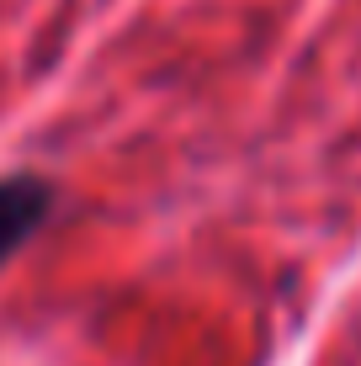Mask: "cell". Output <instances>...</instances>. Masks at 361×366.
<instances>
[{
    "instance_id": "obj_1",
    "label": "cell",
    "mask_w": 361,
    "mask_h": 366,
    "mask_svg": "<svg viewBox=\"0 0 361 366\" xmlns=\"http://www.w3.org/2000/svg\"><path fill=\"white\" fill-rule=\"evenodd\" d=\"M59 192L43 175H0V266L54 218Z\"/></svg>"
}]
</instances>
